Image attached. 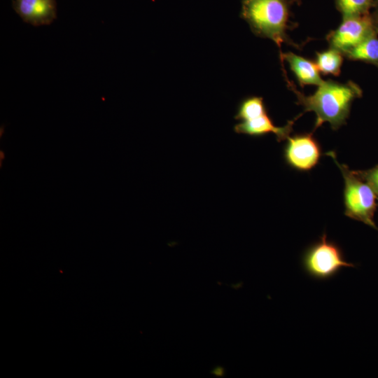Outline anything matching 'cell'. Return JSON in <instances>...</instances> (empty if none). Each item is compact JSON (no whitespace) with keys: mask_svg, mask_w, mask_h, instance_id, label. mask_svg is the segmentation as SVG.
I'll use <instances>...</instances> for the list:
<instances>
[{"mask_svg":"<svg viewBox=\"0 0 378 378\" xmlns=\"http://www.w3.org/2000/svg\"><path fill=\"white\" fill-rule=\"evenodd\" d=\"M374 10L371 13V15L374 22L375 29L378 33V1L375 2L373 7Z\"/></svg>","mask_w":378,"mask_h":378,"instance_id":"obj_15","label":"cell"},{"mask_svg":"<svg viewBox=\"0 0 378 378\" xmlns=\"http://www.w3.org/2000/svg\"><path fill=\"white\" fill-rule=\"evenodd\" d=\"M374 31H377L370 13L344 18L335 30L329 32L326 39L330 48L344 55Z\"/></svg>","mask_w":378,"mask_h":378,"instance_id":"obj_5","label":"cell"},{"mask_svg":"<svg viewBox=\"0 0 378 378\" xmlns=\"http://www.w3.org/2000/svg\"><path fill=\"white\" fill-rule=\"evenodd\" d=\"M321 157V148L313 133L289 136L284 148V158L292 168L308 172L314 168Z\"/></svg>","mask_w":378,"mask_h":378,"instance_id":"obj_6","label":"cell"},{"mask_svg":"<svg viewBox=\"0 0 378 378\" xmlns=\"http://www.w3.org/2000/svg\"><path fill=\"white\" fill-rule=\"evenodd\" d=\"M13 8L24 22L34 27L48 25L57 18L56 0H13Z\"/></svg>","mask_w":378,"mask_h":378,"instance_id":"obj_7","label":"cell"},{"mask_svg":"<svg viewBox=\"0 0 378 378\" xmlns=\"http://www.w3.org/2000/svg\"><path fill=\"white\" fill-rule=\"evenodd\" d=\"M295 120L288 121L285 126L277 127L266 113L253 119L241 121L234 125V130L239 134L253 136L272 133L276 135L278 141H281L290 136Z\"/></svg>","mask_w":378,"mask_h":378,"instance_id":"obj_8","label":"cell"},{"mask_svg":"<svg viewBox=\"0 0 378 378\" xmlns=\"http://www.w3.org/2000/svg\"><path fill=\"white\" fill-rule=\"evenodd\" d=\"M326 155L332 158L344 181L345 215L377 230L374 216L378 200L372 189L354 170H350L346 165L339 163L334 152H328Z\"/></svg>","mask_w":378,"mask_h":378,"instance_id":"obj_3","label":"cell"},{"mask_svg":"<svg viewBox=\"0 0 378 378\" xmlns=\"http://www.w3.org/2000/svg\"><path fill=\"white\" fill-rule=\"evenodd\" d=\"M355 172L370 186L378 200V164L372 168Z\"/></svg>","mask_w":378,"mask_h":378,"instance_id":"obj_14","label":"cell"},{"mask_svg":"<svg viewBox=\"0 0 378 378\" xmlns=\"http://www.w3.org/2000/svg\"><path fill=\"white\" fill-rule=\"evenodd\" d=\"M374 4V0H335L343 19L369 14Z\"/></svg>","mask_w":378,"mask_h":378,"instance_id":"obj_13","label":"cell"},{"mask_svg":"<svg viewBox=\"0 0 378 378\" xmlns=\"http://www.w3.org/2000/svg\"><path fill=\"white\" fill-rule=\"evenodd\" d=\"M279 58L285 78L288 76L284 70V61L288 64L300 87L303 88L307 85L318 86L323 83V80L315 62L291 52H283Z\"/></svg>","mask_w":378,"mask_h":378,"instance_id":"obj_9","label":"cell"},{"mask_svg":"<svg viewBox=\"0 0 378 378\" xmlns=\"http://www.w3.org/2000/svg\"><path fill=\"white\" fill-rule=\"evenodd\" d=\"M378 1V0H374V3H375L376 1Z\"/></svg>","mask_w":378,"mask_h":378,"instance_id":"obj_17","label":"cell"},{"mask_svg":"<svg viewBox=\"0 0 378 378\" xmlns=\"http://www.w3.org/2000/svg\"><path fill=\"white\" fill-rule=\"evenodd\" d=\"M4 158V153L2 150H1V161L2 160V159Z\"/></svg>","mask_w":378,"mask_h":378,"instance_id":"obj_16","label":"cell"},{"mask_svg":"<svg viewBox=\"0 0 378 378\" xmlns=\"http://www.w3.org/2000/svg\"><path fill=\"white\" fill-rule=\"evenodd\" d=\"M267 113L262 97L251 96L244 99L239 104L234 118L245 121Z\"/></svg>","mask_w":378,"mask_h":378,"instance_id":"obj_12","label":"cell"},{"mask_svg":"<svg viewBox=\"0 0 378 378\" xmlns=\"http://www.w3.org/2000/svg\"><path fill=\"white\" fill-rule=\"evenodd\" d=\"M286 82L296 95L297 104L303 106L304 112H314V130L325 122H328L335 130L346 124L353 102L363 94L358 85L351 80L344 83L323 80L316 92L309 96L298 90L289 79Z\"/></svg>","mask_w":378,"mask_h":378,"instance_id":"obj_1","label":"cell"},{"mask_svg":"<svg viewBox=\"0 0 378 378\" xmlns=\"http://www.w3.org/2000/svg\"><path fill=\"white\" fill-rule=\"evenodd\" d=\"M316 64L320 71L324 75L338 76L341 73L344 55L339 50L330 48L322 52H317Z\"/></svg>","mask_w":378,"mask_h":378,"instance_id":"obj_11","label":"cell"},{"mask_svg":"<svg viewBox=\"0 0 378 378\" xmlns=\"http://www.w3.org/2000/svg\"><path fill=\"white\" fill-rule=\"evenodd\" d=\"M378 33L373 32L344 56L353 61H361L378 67Z\"/></svg>","mask_w":378,"mask_h":378,"instance_id":"obj_10","label":"cell"},{"mask_svg":"<svg viewBox=\"0 0 378 378\" xmlns=\"http://www.w3.org/2000/svg\"><path fill=\"white\" fill-rule=\"evenodd\" d=\"M302 265L307 274L321 280L334 276L343 267H354L345 260L340 247L328 240L325 233L304 251Z\"/></svg>","mask_w":378,"mask_h":378,"instance_id":"obj_4","label":"cell"},{"mask_svg":"<svg viewBox=\"0 0 378 378\" xmlns=\"http://www.w3.org/2000/svg\"><path fill=\"white\" fill-rule=\"evenodd\" d=\"M296 0H242L240 16L249 25L257 36L273 41L283 52L284 43L297 46L293 43L287 30L291 28L290 7Z\"/></svg>","mask_w":378,"mask_h":378,"instance_id":"obj_2","label":"cell"}]
</instances>
